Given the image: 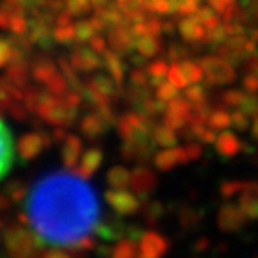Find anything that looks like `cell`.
Listing matches in <instances>:
<instances>
[{"label": "cell", "mask_w": 258, "mask_h": 258, "mask_svg": "<svg viewBox=\"0 0 258 258\" xmlns=\"http://www.w3.org/2000/svg\"><path fill=\"white\" fill-rule=\"evenodd\" d=\"M24 210L39 241L57 248L86 241L101 220V205L94 188L67 171L39 178L25 196Z\"/></svg>", "instance_id": "obj_1"}, {"label": "cell", "mask_w": 258, "mask_h": 258, "mask_svg": "<svg viewBox=\"0 0 258 258\" xmlns=\"http://www.w3.org/2000/svg\"><path fill=\"white\" fill-rule=\"evenodd\" d=\"M15 161L14 138L7 124L0 119V181L10 173Z\"/></svg>", "instance_id": "obj_2"}]
</instances>
